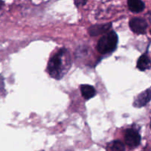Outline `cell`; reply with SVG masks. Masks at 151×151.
<instances>
[{
  "label": "cell",
  "instance_id": "obj_1",
  "mask_svg": "<svg viewBox=\"0 0 151 151\" xmlns=\"http://www.w3.org/2000/svg\"><path fill=\"white\" fill-rule=\"evenodd\" d=\"M70 58L66 49H60L49 60L47 72L52 78L60 80L70 67Z\"/></svg>",
  "mask_w": 151,
  "mask_h": 151
},
{
  "label": "cell",
  "instance_id": "obj_2",
  "mask_svg": "<svg viewBox=\"0 0 151 151\" xmlns=\"http://www.w3.org/2000/svg\"><path fill=\"white\" fill-rule=\"evenodd\" d=\"M118 36L114 30L108 32L100 38L97 42V50L100 54H108L116 50L117 47Z\"/></svg>",
  "mask_w": 151,
  "mask_h": 151
},
{
  "label": "cell",
  "instance_id": "obj_3",
  "mask_svg": "<svg viewBox=\"0 0 151 151\" xmlns=\"http://www.w3.org/2000/svg\"><path fill=\"white\" fill-rule=\"evenodd\" d=\"M125 142L129 147H136L141 142V136L134 129H128L125 134Z\"/></svg>",
  "mask_w": 151,
  "mask_h": 151
},
{
  "label": "cell",
  "instance_id": "obj_4",
  "mask_svg": "<svg viewBox=\"0 0 151 151\" xmlns=\"http://www.w3.org/2000/svg\"><path fill=\"white\" fill-rule=\"evenodd\" d=\"M147 22L142 18H133L129 22V27L136 34H145L147 29Z\"/></svg>",
  "mask_w": 151,
  "mask_h": 151
},
{
  "label": "cell",
  "instance_id": "obj_5",
  "mask_svg": "<svg viewBox=\"0 0 151 151\" xmlns=\"http://www.w3.org/2000/svg\"><path fill=\"white\" fill-rule=\"evenodd\" d=\"M151 100V89H147L139 94L134 102V106L142 108L145 106Z\"/></svg>",
  "mask_w": 151,
  "mask_h": 151
},
{
  "label": "cell",
  "instance_id": "obj_6",
  "mask_svg": "<svg viewBox=\"0 0 151 151\" xmlns=\"http://www.w3.org/2000/svg\"><path fill=\"white\" fill-rule=\"evenodd\" d=\"M111 27V23L93 25L88 29V32L91 36H96V35H100V34L106 33V32L110 29Z\"/></svg>",
  "mask_w": 151,
  "mask_h": 151
},
{
  "label": "cell",
  "instance_id": "obj_7",
  "mask_svg": "<svg viewBox=\"0 0 151 151\" xmlns=\"http://www.w3.org/2000/svg\"><path fill=\"white\" fill-rule=\"evenodd\" d=\"M128 6L131 12L141 13L145 8V4L142 0H128Z\"/></svg>",
  "mask_w": 151,
  "mask_h": 151
},
{
  "label": "cell",
  "instance_id": "obj_8",
  "mask_svg": "<svg viewBox=\"0 0 151 151\" xmlns=\"http://www.w3.org/2000/svg\"><path fill=\"white\" fill-rule=\"evenodd\" d=\"M137 69L140 71H146L151 68V60L147 54H144L139 57L137 60Z\"/></svg>",
  "mask_w": 151,
  "mask_h": 151
},
{
  "label": "cell",
  "instance_id": "obj_9",
  "mask_svg": "<svg viewBox=\"0 0 151 151\" xmlns=\"http://www.w3.org/2000/svg\"><path fill=\"white\" fill-rule=\"evenodd\" d=\"M81 94L86 100H89L96 95V90L93 86L87 84L81 86Z\"/></svg>",
  "mask_w": 151,
  "mask_h": 151
},
{
  "label": "cell",
  "instance_id": "obj_10",
  "mask_svg": "<svg viewBox=\"0 0 151 151\" xmlns=\"http://www.w3.org/2000/svg\"><path fill=\"white\" fill-rule=\"evenodd\" d=\"M110 149L112 150H125V147L122 142L114 141L110 145Z\"/></svg>",
  "mask_w": 151,
  "mask_h": 151
},
{
  "label": "cell",
  "instance_id": "obj_11",
  "mask_svg": "<svg viewBox=\"0 0 151 151\" xmlns=\"http://www.w3.org/2000/svg\"><path fill=\"white\" fill-rule=\"evenodd\" d=\"M88 0H75V4L77 7L81 5H85Z\"/></svg>",
  "mask_w": 151,
  "mask_h": 151
},
{
  "label": "cell",
  "instance_id": "obj_12",
  "mask_svg": "<svg viewBox=\"0 0 151 151\" xmlns=\"http://www.w3.org/2000/svg\"><path fill=\"white\" fill-rule=\"evenodd\" d=\"M150 128H151V121H150Z\"/></svg>",
  "mask_w": 151,
  "mask_h": 151
},
{
  "label": "cell",
  "instance_id": "obj_13",
  "mask_svg": "<svg viewBox=\"0 0 151 151\" xmlns=\"http://www.w3.org/2000/svg\"><path fill=\"white\" fill-rule=\"evenodd\" d=\"M150 33H151V30H150Z\"/></svg>",
  "mask_w": 151,
  "mask_h": 151
}]
</instances>
